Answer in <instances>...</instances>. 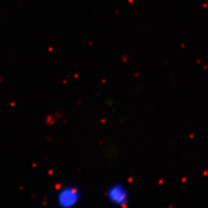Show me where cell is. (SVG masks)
<instances>
[{
  "mask_svg": "<svg viewBox=\"0 0 208 208\" xmlns=\"http://www.w3.org/2000/svg\"><path fill=\"white\" fill-rule=\"evenodd\" d=\"M106 197L109 203L116 207H126L130 201V194L127 187L121 183L110 186L106 190Z\"/></svg>",
  "mask_w": 208,
  "mask_h": 208,
  "instance_id": "cell-2",
  "label": "cell"
},
{
  "mask_svg": "<svg viewBox=\"0 0 208 208\" xmlns=\"http://www.w3.org/2000/svg\"><path fill=\"white\" fill-rule=\"evenodd\" d=\"M81 191L75 186L68 185L60 188L56 194V201L62 208L74 207L81 200Z\"/></svg>",
  "mask_w": 208,
  "mask_h": 208,
  "instance_id": "cell-1",
  "label": "cell"
}]
</instances>
